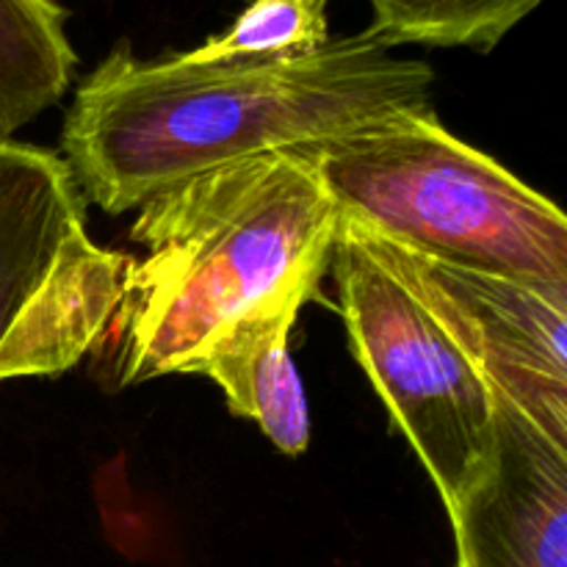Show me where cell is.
I'll return each instance as SVG.
<instances>
[{"mask_svg": "<svg viewBox=\"0 0 567 567\" xmlns=\"http://www.w3.org/2000/svg\"><path fill=\"white\" fill-rule=\"evenodd\" d=\"M127 266L89 236L64 158L0 142V382L81 363L114 321Z\"/></svg>", "mask_w": 567, "mask_h": 567, "instance_id": "cell-4", "label": "cell"}, {"mask_svg": "<svg viewBox=\"0 0 567 567\" xmlns=\"http://www.w3.org/2000/svg\"><path fill=\"white\" fill-rule=\"evenodd\" d=\"M338 210L302 153L244 158L138 208L109 330L122 385L192 374L210 343L277 299L327 302Z\"/></svg>", "mask_w": 567, "mask_h": 567, "instance_id": "cell-2", "label": "cell"}, {"mask_svg": "<svg viewBox=\"0 0 567 567\" xmlns=\"http://www.w3.org/2000/svg\"><path fill=\"white\" fill-rule=\"evenodd\" d=\"M341 225L454 269L567 291V219L419 111L305 150Z\"/></svg>", "mask_w": 567, "mask_h": 567, "instance_id": "cell-3", "label": "cell"}, {"mask_svg": "<svg viewBox=\"0 0 567 567\" xmlns=\"http://www.w3.org/2000/svg\"><path fill=\"white\" fill-rule=\"evenodd\" d=\"M369 31L382 42L430 48H496L543 0H369Z\"/></svg>", "mask_w": 567, "mask_h": 567, "instance_id": "cell-10", "label": "cell"}, {"mask_svg": "<svg viewBox=\"0 0 567 567\" xmlns=\"http://www.w3.org/2000/svg\"><path fill=\"white\" fill-rule=\"evenodd\" d=\"M330 269L354 358L443 504L454 502L493 443L496 404L485 377L363 233L338 221Z\"/></svg>", "mask_w": 567, "mask_h": 567, "instance_id": "cell-5", "label": "cell"}, {"mask_svg": "<svg viewBox=\"0 0 567 567\" xmlns=\"http://www.w3.org/2000/svg\"><path fill=\"white\" fill-rule=\"evenodd\" d=\"M75 64L55 0H0V142L64 97Z\"/></svg>", "mask_w": 567, "mask_h": 567, "instance_id": "cell-9", "label": "cell"}, {"mask_svg": "<svg viewBox=\"0 0 567 567\" xmlns=\"http://www.w3.org/2000/svg\"><path fill=\"white\" fill-rule=\"evenodd\" d=\"M482 468L446 504L457 567H567V446L493 393Z\"/></svg>", "mask_w": 567, "mask_h": 567, "instance_id": "cell-7", "label": "cell"}, {"mask_svg": "<svg viewBox=\"0 0 567 567\" xmlns=\"http://www.w3.org/2000/svg\"><path fill=\"white\" fill-rule=\"evenodd\" d=\"M435 70L365 28L291 59H138L120 42L78 86L61 150L105 214L244 158L305 153L432 111Z\"/></svg>", "mask_w": 567, "mask_h": 567, "instance_id": "cell-1", "label": "cell"}, {"mask_svg": "<svg viewBox=\"0 0 567 567\" xmlns=\"http://www.w3.org/2000/svg\"><path fill=\"white\" fill-rule=\"evenodd\" d=\"M305 305L288 297L252 310L221 332L192 371L214 380L230 413L255 421L282 454H302L310 446L308 396L288 349Z\"/></svg>", "mask_w": 567, "mask_h": 567, "instance_id": "cell-8", "label": "cell"}, {"mask_svg": "<svg viewBox=\"0 0 567 567\" xmlns=\"http://www.w3.org/2000/svg\"><path fill=\"white\" fill-rule=\"evenodd\" d=\"M332 0H249L227 31L186 50L194 61L291 59L330 42Z\"/></svg>", "mask_w": 567, "mask_h": 567, "instance_id": "cell-11", "label": "cell"}, {"mask_svg": "<svg viewBox=\"0 0 567 567\" xmlns=\"http://www.w3.org/2000/svg\"><path fill=\"white\" fill-rule=\"evenodd\" d=\"M365 238L474 360L491 393L567 446V291L454 269Z\"/></svg>", "mask_w": 567, "mask_h": 567, "instance_id": "cell-6", "label": "cell"}]
</instances>
